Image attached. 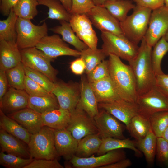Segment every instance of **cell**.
Wrapping results in <instances>:
<instances>
[{
  "instance_id": "45",
  "label": "cell",
  "mask_w": 168,
  "mask_h": 168,
  "mask_svg": "<svg viewBox=\"0 0 168 168\" xmlns=\"http://www.w3.org/2000/svg\"><path fill=\"white\" fill-rule=\"evenodd\" d=\"M71 15L86 14L95 5L92 0H71Z\"/></svg>"
},
{
  "instance_id": "41",
  "label": "cell",
  "mask_w": 168,
  "mask_h": 168,
  "mask_svg": "<svg viewBox=\"0 0 168 168\" xmlns=\"http://www.w3.org/2000/svg\"><path fill=\"white\" fill-rule=\"evenodd\" d=\"M31 157L25 158L15 155L0 153V165L7 168H24L33 160Z\"/></svg>"
},
{
  "instance_id": "31",
  "label": "cell",
  "mask_w": 168,
  "mask_h": 168,
  "mask_svg": "<svg viewBox=\"0 0 168 168\" xmlns=\"http://www.w3.org/2000/svg\"><path fill=\"white\" fill-rule=\"evenodd\" d=\"M102 6L120 22L126 18L128 12L136 5L129 0H113L105 2Z\"/></svg>"
},
{
  "instance_id": "52",
  "label": "cell",
  "mask_w": 168,
  "mask_h": 168,
  "mask_svg": "<svg viewBox=\"0 0 168 168\" xmlns=\"http://www.w3.org/2000/svg\"><path fill=\"white\" fill-rule=\"evenodd\" d=\"M9 85L6 71L0 69V100L8 89Z\"/></svg>"
},
{
  "instance_id": "56",
  "label": "cell",
  "mask_w": 168,
  "mask_h": 168,
  "mask_svg": "<svg viewBox=\"0 0 168 168\" xmlns=\"http://www.w3.org/2000/svg\"><path fill=\"white\" fill-rule=\"evenodd\" d=\"M162 137L168 142V125L164 132Z\"/></svg>"
},
{
  "instance_id": "49",
  "label": "cell",
  "mask_w": 168,
  "mask_h": 168,
  "mask_svg": "<svg viewBox=\"0 0 168 168\" xmlns=\"http://www.w3.org/2000/svg\"><path fill=\"white\" fill-rule=\"evenodd\" d=\"M70 68L74 74L81 75L85 72L86 65L83 60L80 57L71 63Z\"/></svg>"
},
{
  "instance_id": "22",
  "label": "cell",
  "mask_w": 168,
  "mask_h": 168,
  "mask_svg": "<svg viewBox=\"0 0 168 168\" xmlns=\"http://www.w3.org/2000/svg\"><path fill=\"white\" fill-rule=\"evenodd\" d=\"M0 146L1 152L25 158L31 157L27 144L1 129Z\"/></svg>"
},
{
  "instance_id": "9",
  "label": "cell",
  "mask_w": 168,
  "mask_h": 168,
  "mask_svg": "<svg viewBox=\"0 0 168 168\" xmlns=\"http://www.w3.org/2000/svg\"><path fill=\"white\" fill-rule=\"evenodd\" d=\"M168 30V9L164 5L152 11L144 38L147 44L153 47Z\"/></svg>"
},
{
  "instance_id": "16",
  "label": "cell",
  "mask_w": 168,
  "mask_h": 168,
  "mask_svg": "<svg viewBox=\"0 0 168 168\" xmlns=\"http://www.w3.org/2000/svg\"><path fill=\"white\" fill-rule=\"evenodd\" d=\"M69 22L80 40L89 48L97 49L98 38L91 22L86 14L72 15Z\"/></svg>"
},
{
  "instance_id": "47",
  "label": "cell",
  "mask_w": 168,
  "mask_h": 168,
  "mask_svg": "<svg viewBox=\"0 0 168 168\" xmlns=\"http://www.w3.org/2000/svg\"><path fill=\"white\" fill-rule=\"evenodd\" d=\"M57 159H35L24 168H63Z\"/></svg>"
},
{
  "instance_id": "46",
  "label": "cell",
  "mask_w": 168,
  "mask_h": 168,
  "mask_svg": "<svg viewBox=\"0 0 168 168\" xmlns=\"http://www.w3.org/2000/svg\"><path fill=\"white\" fill-rule=\"evenodd\" d=\"M24 90L29 96H41L49 93L26 75L24 80Z\"/></svg>"
},
{
  "instance_id": "33",
  "label": "cell",
  "mask_w": 168,
  "mask_h": 168,
  "mask_svg": "<svg viewBox=\"0 0 168 168\" xmlns=\"http://www.w3.org/2000/svg\"><path fill=\"white\" fill-rule=\"evenodd\" d=\"M157 137L151 128L144 138L136 141L138 148L144 155L147 163L152 165L154 161L156 151Z\"/></svg>"
},
{
  "instance_id": "28",
  "label": "cell",
  "mask_w": 168,
  "mask_h": 168,
  "mask_svg": "<svg viewBox=\"0 0 168 168\" xmlns=\"http://www.w3.org/2000/svg\"><path fill=\"white\" fill-rule=\"evenodd\" d=\"M59 23L60 25L54 26L49 30L54 33L60 35L64 41L72 45L80 52L89 48L75 34L69 22L60 21Z\"/></svg>"
},
{
  "instance_id": "53",
  "label": "cell",
  "mask_w": 168,
  "mask_h": 168,
  "mask_svg": "<svg viewBox=\"0 0 168 168\" xmlns=\"http://www.w3.org/2000/svg\"><path fill=\"white\" fill-rule=\"evenodd\" d=\"M132 165V162L130 160L125 158L100 168H126Z\"/></svg>"
},
{
  "instance_id": "57",
  "label": "cell",
  "mask_w": 168,
  "mask_h": 168,
  "mask_svg": "<svg viewBox=\"0 0 168 168\" xmlns=\"http://www.w3.org/2000/svg\"><path fill=\"white\" fill-rule=\"evenodd\" d=\"M164 37L166 40L168 42V30L164 35Z\"/></svg>"
},
{
  "instance_id": "3",
  "label": "cell",
  "mask_w": 168,
  "mask_h": 168,
  "mask_svg": "<svg viewBox=\"0 0 168 168\" xmlns=\"http://www.w3.org/2000/svg\"><path fill=\"white\" fill-rule=\"evenodd\" d=\"M132 13L120 22L125 37L138 45L144 38L147 31L152 10L136 5Z\"/></svg>"
},
{
  "instance_id": "21",
  "label": "cell",
  "mask_w": 168,
  "mask_h": 168,
  "mask_svg": "<svg viewBox=\"0 0 168 168\" xmlns=\"http://www.w3.org/2000/svg\"><path fill=\"white\" fill-rule=\"evenodd\" d=\"M55 148L59 156L69 160L75 155L79 141L66 128L54 130Z\"/></svg>"
},
{
  "instance_id": "43",
  "label": "cell",
  "mask_w": 168,
  "mask_h": 168,
  "mask_svg": "<svg viewBox=\"0 0 168 168\" xmlns=\"http://www.w3.org/2000/svg\"><path fill=\"white\" fill-rule=\"evenodd\" d=\"M86 75L87 79L90 83L110 77L108 60L103 61Z\"/></svg>"
},
{
  "instance_id": "7",
  "label": "cell",
  "mask_w": 168,
  "mask_h": 168,
  "mask_svg": "<svg viewBox=\"0 0 168 168\" xmlns=\"http://www.w3.org/2000/svg\"><path fill=\"white\" fill-rule=\"evenodd\" d=\"M136 103L138 114L149 118L155 113L168 111V95L156 85L138 96Z\"/></svg>"
},
{
  "instance_id": "50",
  "label": "cell",
  "mask_w": 168,
  "mask_h": 168,
  "mask_svg": "<svg viewBox=\"0 0 168 168\" xmlns=\"http://www.w3.org/2000/svg\"><path fill=\"white\" fill-rule=\"evenodd\" d=\"M18 0H0V12L3 16H8L11 9Z\"/></svg>"
},
{
  "instance_id": "25",
  "label": "cell",
  "mask_w": 168,
  "mask_h": 168,
  "mask_svg": "<svg viewBox=\"0 0 168 168\" xmlns=\"http://www.w3.org/2000/svg\"><path fill=\"white\" fill-rule=\"evenodd\" d=\"M43 124L54 130L66 128L69 121L71 113L60 108L41 114Z\"/></svg>"
},
{
  "instance_id": "5",
  "label": "cell",
  "mask_w": 168,
  "mask_h": 168,
  "mask_svg": "<svg viewBox=\"0 0 168 168\" xmlns=\"http://www.w3.org/2000/svg\"><path fill=\"white\" fill-rule=\"evenodd\" d=\"M16 30V42L20 49L35 47L43 37L48 35V28L45 22L42 25H36L30 19L19 17Z\"/></svg>"
},
{
  "instance_id": "36",
  "label": "cell",
  "mask_w": 168,
  "mask_h": 168,
  "mask_svg": "<svg viewBox=\"0 0 168 168\" xmlns=\"http://www.w3.org/2000/svg\"><path fill=\"white\" fill-rule=\"evenodd\" d=\"M18 17L12 8L7 18L0 20V40L16 41V25Z\"/></svg>"
},
{
  "instance_id": "2",
  "label": "cell",
  "mask_w": 168,
  "mask_h": 168,
  "mask_svg": "<svg viewBox=\"0 0 168 168\" xmlns=\"http://www.w3.org/2000/svg\"><path fill=\"white\" fill-rule=\"evenodd\" d=\"M152 50V47L147 44L143 38L136 55L128 62L135 79L138 96L156 85V76L151 62Z\"/></svg>"
},
{
  "instance_id": "13",
  "label": "cell",
  "mask_w": 168,
  "mask_h": 168,
  "mask_svg": "<svg viewBox=\"0 0 168 168\" xmlns=\"http://www.w3.org/2000/svg\"><path fill=\"white\" fill-rule=\"evenodd\" d=\"M52 91L56 97L60 108L70 112L77 107L80 97V84L76 82H65L57 80Z\"/></svg>"
},
{
  "instance_id": "14",
  "label": "cell",
  "mask_w": 168,
  "mask_h": 168,
  "mask_svg": "<svg viewBox=\"0 0 168 168\" xmlns=\"http://www.w3.org/2000/svg\"><path fill=\"white\" fill-rule=\"evenodd\" d=\"M121 149L112 150L96 156L81 158L74 155L69 162L73 168H100L126 158L125 152Z\"/></svg>"
},
{
  "instance_id": "4",
  "label": "cell",
  "mask_w": 168,
  "mask_h": 168,
  "mask_svg": "<svg viewBox=\"0 0 168 168\" xmlns=\"http://www.w3.org/2000/svg\"><path fill=\"white\" fill-rule=\"evenodd\" d=\"M28 146L31 157L34 159H58L60 157L55 148L54 130L47 126L31 135Z\"/></svg>"
},
{
  "instance_id": "17",
  "label": "cell",
  "mask_w": 168,
  "mask_h": 168,
  "mask_svg": "<svg viewBox=\"0 0 168 168\" xmlns=\"http://www.w3.org/2000/svg\"><path fill=\"white\" fill-rule=\"evenodd\" d=\"M98 107L123 122L127 129L132 118L138 114V109L136 103L130 102L122 99L110 102L99 103Z\"/></svg>"
},
{
  "instance_id": "34",
  "label": "cell",
  "mask_w": 168,
  "mask_h": 168,
  "mask_svg": "<svg viewBox=\"0 0 168 168\" xmlns=\"http://www.w3.org/2000/svg\"><path fill=\"white\" fill-rule=\"evenodd\" d=\"M39 5L48 7L47 18L69 22L72 15L59 0H37Z\"/></svg>"
},
{
  "instance_id": "40",
  "label": "cell",
  "mask_w": 168,
  "mask_h": 168,
  "mask_svg": "<svg viewBox=\"0 0 168 168\" xmlns=\"http://www.w3.org/2000/svg\"><path fill=\"white\" fill-rule=\"evenodd\" d=\"M149 119L151 129L156 137H162L168 125V111L155 113Z\"/></svg>"
},
{
  "instance_id": "58",
  "label": "cell",
  "mask_w": 168,
  "mask_h": 168,
  "mask_svg": "<svg viewBox=\"0 0 168 168\" xmlns=\"http://www.w3.org/2000/svg\"><path fill=\"white\" fill-rule=\"evenodd\" d=\"M164 5L168 9V0H164Z\"/></svg>"
},
{
  "instance_id": "18",
  "label": "cell",
  "mask_w": 168,
  "mask_h": 168,
  "mask_svg": "<svg viewBox=\"0 0 168 168\" xmlns=\"http://www.w3.org/2000/svg\"><path fill=\"white\" fill-rule=\"evenodd\" d=\"M29 97L24 90L9 87L0 100V109L7 114L28 107Z\"/></svg>"
},
{
  "instance_id": "37",
  "label": "cell",
  "mask_w": 168,
  "mask_h": 168,
  "mask_svg": "<svg viewBox=\"0 0 168 168\" xmlns=\"http://www.w3.org/2000/svg\"><path fill=\"white\" fill-rule=\"evenodd\" d=\"M106 57L102 49H93L89 47L81 51L80 56L85 63V72L86 74L105 60Z\"/></svg>"
},
{
  "instance_id": "6",
  "label": "cell",
  "mask_w": 168,
  "mask_h": 168,
  "mask_svg": "<svg viewBox=\"0 0 168 168\" xmlns=\"http://www.w3.org/2000/svg\"><path fill=\"white\" fill-rule=\"evenodd\" d=\"M102 49L107 57L110 54L129 62L136 55L139 47L125 37L107 32H101Z\"/></svg>"
},
{
  "instance_id": "19",
  "label": "cell",
  "mask_w": 168,
  "mask_h": 168,
  "mask_svg": "<svg viewBox=\"0 0 168 168\" xmlns=\"http://www.w3.org/2000/svg\"><path fill=\"white\" fill-rule=\"evenodd\" d=\"M26 129L31 134L44 126L42 114L28 107L7 114Z\"/></svg>"
},
{
  "instance_id": "39",
  "label": "cell",
  "mask_w": 168,
  "mask_h": 168,
  "mask_svg": "<svg viewBox=\"0 0 168 168\" xmlns=\"http://www.w3.org/2000/svg\"><path fill=\"white\" fill-rule=\"evenodd\" d=\"M9 86L16 89L24 90L26 76L24 66L22 62L6 71Z\"/></svg>"
},
{
  "instance_id": "24",
  "label": "cell",
  "mask_w": 168,
  "mask_h": 168,
  "mask_svg": "<svg viewBox=\"0 0 168 168\" xmlns=\"http://www.w3.org/2000/svg\"><path fill=\"white\" fill-rule=\"evenodd\" d=\"M90 83L99 103L110 102L122 99L118 93L110 76Z\"/></svg>"
},
{
  "instance_id": "20",
  "label": "cell",
  "mask_w": 168,
  "mask_h": 168,
  "mask_svg": "<svg viewBox=\"0 0 168 168\" xmlns=\"http://www.w3.org/2000/svg\"><path fill=\"white\" fill-rule=\"evenodd\" d=\"M79 84L80 97L76 108L84 111L93 119L99 112V103L87 78L82 76Z\"/></svg>"
},
{
  "instance_id": "11",
  "label": "cell",
  "mask_w": 168,
  "mask_h": 168,
  "mask_svg": "<svg viewBox=\"0 0 168 168\" xmlns=\"http://www.w3.org/2000/svg\"><path fill=\"white\" fill-rule=\"evenodd\" d=\"M86 14L92 24L101 32H107L125 37L121 29L120 22L103 6H95Z\"/></svg>"
},
{
  "instance_id": "12",
  "label": "cell",
  "mask_w": 168,
  "mask_h": 168,
  "mask_svg": "<svg viewBox=\"0 0 168 168\" xmlns=\"http://www.w3.org/2000/svg\"><path fill=\"white\" fill-rule=\"evenodd\" d=\"M53 61L63 56L79 57L80 52L69 47L60 36L56 34L43 37L35 46Z\"/></svg>"
},
{
  "instance_id": "27",
  "label": "cell",
  "mask_w": 168,
  "mask_h": 168,
  "mask_svg": "<svg viewBox=\"0 0 168 168\" xmlns=\"http://www.w3.org/2000/svg\"><path fill=\"white\" fill-rule=\"evenodd\" d=\"M123 148L133 150L137 156H140L141 155L142 152L137 147L136 141L129 138L119 139L113 138L102 139V143L97 155H101L112 150Z\"/></svg>"
},
{
  "instance_id": "38",
  "label": "cell",
  "mask_w": 168,
  "mask_h": 168,
  "mask_svg": "<svg viewBox=\"0 0 168 168\" xmlns=\"http://www.w3.org/2000/svg\"><path fill=\"white\" fill-rule=\"evenodd\" d=\"M37 0H18L13 10L19 17L31 20L38 14Z\"/></svg>"
},
{
  "instance_id": "32",
  "label": "cell",
  "mask_w": 168,
  "mask_h": 168,
  "mask_svg": "<svg viewBox=\"0 0 168 168\" xmlns=\"http://www.w3.org/2000/svg\"><path fill=\"white\" fill-rule=\"evenodd\" d=\"M151 129L149 118L137 114L133 117L127 129L136 141L145 137Z\"/></svg>"
},
{
  "instance_id": "51",
  "label": "cell",
  "mask_w": 168,
  "mask_h": 168,
  "mask_svg": "<svg viewBox=\"0 0 168 168\" xmlns=\"http://www.w3.org/2000/svg\"><path fill=\"white\" fill-rule=\"evenodd\" d=\"M156 85L168 95V74L163 73L156 76Z\"/></svg>"
},
{
  "instance_id": "48",
  "label": "cell",
  "mask_w": 168,
  "mask_h": 168,
  "mask_svg": "<svg viewBox=\"0 0 168 168\" xmlns=\"http://www.w3.org/2000/svg\"><path fill=\"white\" fill-rule=\"evenodd\" d=\"M136 5L152 10L164 5V0H132Z\"/></svg>"
},
{
  "instance_id": "35",
  "label": "cell",
  "mask_w": 168,
  "mask_h": 168,
  "mask_svg": "<svg viewBox=\"0 0 168 168\" xmlns=\"http://www.w3.org/2000/svg\"><path fill=\"white\" fill-rule=\"evenodd\" d=\"M153 47L151 53V62L153 70L156 76L164 73L161 65L163 58L168 52V42L164 36Z\"/></svg>"
},
{
  "instance_id": "23",
  "label": "cell",
  "mask_w": 168,
  "mask_h": 168,
  "mask_svg": "<svg viewBox=\"0 0 168 168\" xmlns=\"http://www.w3.org/2000/svg\"><path fill=\"white\" fill-rule=\"evenodd\" d=\"M21 62L20 49L16 41L0 40V69L6 71Z\"/></svg>"
},
{
  "instance_id": "42",
  "label": "cell",
  "mask_w": 168,
  "mask_h": 168,
  "mask_svg": "<svg viewBox=\"0 0 168 168\" xmlns=\"http://www.w3.org/2000/svg\"><path fill=\"white\" fill-rule=\"evenodd\" d=\"M26 75L40 85L49 92H51L54 83L43 73L24 66Z\"/></svg>"
},
{
  "instance_id": "29",
  "label": "cell",
  "mask_w": 168,
  "mask_h": 168,
  "mask_svg": "<svg viewBox=\"0 0 168 168\" xmlns=\"http://www.w3.org/2000/svg\"><path fill=\"white\" fill-rule=\"evenodd\" d=\"M28 107L41 114L60 108L56 97L52 93L41 96H29Z\"/></svg>"
},
{
  "instance_id": "55",
  "label": "cell",
  "mask_w": 168,
  "mask_h": 168,
  "mask_svg": "<svg viewBox=\"0 0 168 168\" xmlns=\"http://www.w3.org/2000/svg\"><path fill=\"white\" fill-rule=\"evenodd\" d=\"M113 0H92L95 6H102L106 2Z\"/></svg>"
},
{
  "instance_id": "44",
  "label": "cell",
  "mask_w": 168,
  "mask_h": 168,
  "mask_svg": "<svg viewBox=\"0 0 168 168\" xmlns=\"http://www.w3.org/2000/svg\"><path fill=\"white\" fill-rule=\"evenodd\" d=\"M156 156L160 164L168 166V142L162 137L157 138Z\"/></svg>"
},
{
  "instance_id": "10",
  "label": "cell",
  "mask_w": 168,
  "mask_h": 168,
  "mask_svg": "<svg viewBox=\"0 0 168 168\" xmlns=\"http://www.w3.org/2000/svg\"><path fill=\"white\" fill-rule=\"evenodd\" d=\"M70 113L66 129L78 141L86 136L98 133L93 119L84 111L76 107Z\"/></svg>"
},
{
  "instance_id": "26",
  "label": "cell",
  "mask_w": 168,
  "mask_h": 168,
  "mask_svg": "<svg viewBox=\"0 0 168 168\" xmlns=\"http://www.w3.org/2000/svg\"><path fill=\"white\" fill-rule=\"evenodd\" d=\"M0 127L9 133L28 144L31 134L18 122L0 109Z\"/></svg>"
},
{
  "instance_id": "30",
  "label": "cell",
  "mask_w": 168,
  "mask_h": 168,
  "mask_svg": "<svg viewBox=\"0 0 168 168\" xmlns=\"http://www.w3.org/2000/svg\"><path fill=\"white\" fill-rule=\"evenodd\" d=\"M102 142V139L98 133L86 136L79 141L75 156L86 158L97 154Z\"/></svg>"
},
{
  "instance_id": "54",
  "label": "cell",
  "mask_w": 168,
  "mask_h": 168,
  "mask_svg": "<svg viewBox=\"0 0 168 168\" xmlns=\"http://www.w3.org/2000/svg\"><path fill=\"white\" fill-rule=\"evenodd\" d=\"M67 10L70 13L71 7V0H59Z\"/></svg>"
},
{
  "instance_id": "8",
  "label": "cell",
  "mask_w": 168,
  "mask_h": 168,
  "mask_svg": "<svg viewBox=\"0 0 168 168\" xmlns=\"http://www.w3.org/2000/svg\"><path fill=\"white\" fill-rule=\"evenodd\" d=\"M21 62L25 66L44 74L54 83L57 80L58 71L51 65L53 61L36 47L20 49Z\"/></svg>"
},
{
  "instance_id": "15",
  "label": "cell",
  "mask_w": 168,
  "mask_h": 168,
  "mask_svg": "<svg viewBox=\"0 0 168 168\" xmlns=\"http://www.w3.org/2000/svg\"><path fill=\"white\" fill-rule=\"evenodd\" d=\"M93 119L102 139L125 138L123 134V126L119 120L106 110L101 109Z\"/></svg>"
},
{
  "instance_id": "1",
  "label": "cell",
  "mask_w": 168,
  "mask_h": 168,
  "mask_svg": "<svg viewBox=\"0 0 168 168\" xmlns=\"http://www.w3.org/2000/svg\"><path fill=\"white\" fill-rule=\"evenodd\" d=\"M108 57L110 76L119 96L124 100L136 103L138 96L135 79L130 66L115 55L110 54Z\"/></svg>"
}]
</instances>
